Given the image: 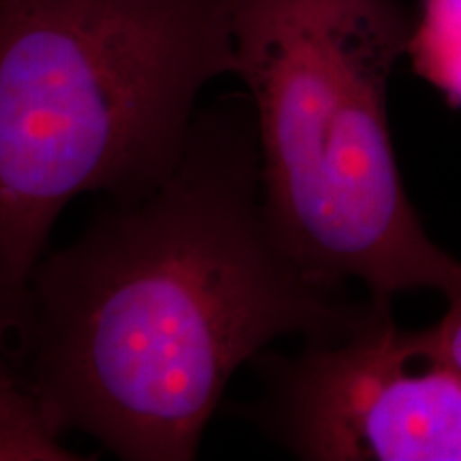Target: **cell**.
Wrapping results in <instances>:
<instances>
[{"label":"cell","mask_w":461,"mask_h":461,"mask_svg":"<svg viewBox=\"0 0 461 461\" xmlns=\"http://www.w3.org/2000/svg\"><path fill=\"white\" fill-rule=\"evenodd\" d=\"M235 0H0V357L75 197L169 176L207 84L235 75Z\"/></svg>","instance_id":"cell-2"},{"label":"cell","mask_w":461,"mask_h":461,"mask_svg":"<svg viewBox=\"0 0 461 461\" xmlns=\"http://www.w3.org/2000/svg\"><path fill=\"white\" fill-rule=\"evenodd\" d=\"M276 240L248 96L197 112L169 176L107 199L28 286L11 367L65 436L126 461H188L240 367L276 339L325 338L359 312Z\"/></svg>","instance_id":"cell-1"},{"label":"cell","mask_w":461,"mask_h":461,"mask_svg":"<svg viewBox=\"0 0 461 461\" xmlns=\"http://www.w3.org/2000/svg\"><path fill=\"white\" fill-rule=\"evenodd\" d=\"M408 58L420 77L461 107V0H420Z\"/></svg>","instance_id":"cell-6"},{"label":"cell","mask_w":461,"mask_h":461,"mask_svg":"<svg viewBox=\"0 0 461 461\" xmlns=\"http://www.w3.org/2000/svg\"><path fill=\"white\" fill-rule=\"evenodd\" d=\"M367 295L348 327L295 355L263 350L238 412L308 461H461V376L429 327L403 330Z\"/></svg>","instance_id":"cell-4"},{"label":"cell","mask_w":461,"mask_h":461,"mask_svg":"<svg viewBox=\"0 0 461 461\" xmlns=\"http://www.w3.org/2000/svg\"><path fill=\"white\" fill-rule=\"evenodd\" d=\"M60 438L32 391L0 357V461L82 459Z\"/></svg>","instance_id":"cell-5"},{"label":"cell","mask_w":461,"mask_h":461,"mask_svg":"<svg viewBox=\"0 0 461 461\" xmlns=\"http://www.w3.org/2000/svg\"><path fill=\"white\" fill-rule=\"evenodd\" d=\"M414 15L400 0H235V77L255 120L265 216L310 278L393 297L461 285L403 188L389 79Z\"/></svg>","instance_id":"cell-3"},{"label":"cell","mask_w":461,"mask_h":461,"mask_svg":"<svg viewBox=\"0 0 461 461\" xmlns=\"http://www.w3.org/2000/svg\"><path fill=\"white\" fill-rule=\"evenodd\" d=\"M445 297L447 312L442 314L440 321L429 325V330L448 363L461 376V285L455 286Z\"/></svg>","instance_id":"cell-7"}]
</instances>
